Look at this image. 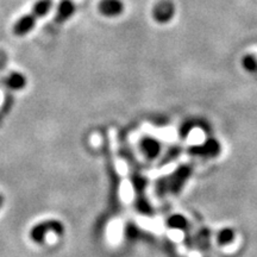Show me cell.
Instances as JSON below:
<instances>
[{
    "label": "cell",
    "mask_w": 257,
    "mask_h": 257,
    "mask_svg": "<svg viewBox=\"0 0 257 257\" xmlns=\"http://www.w3.org/2000/svg\"><path fill=\"white\" fill-rule=\"evenodd\" d=\"M53 8V0H40L34 5L30 14L23 16L16 22L14 32L16 36H25L34 29L37 19L44 17Z\"/></svg>",
    "instance_id": "1"
},
{
    "label": "cell",
    "mask_w": 257,
    "mask_h": 257,
    "mask_svg": "<svg viewBox=\"0 0 257 257\" xmlns=\"http://www.w3.org/2000/svg\"><path fill=\"white\" fill-rule=\"evenodd\" d=\"M63 224L59 220L50 219L42 221V223L35 225L30 231V237L34 242L36 243H43L46 240L47 233L54 232L56 234H62L63 233Z\"/></svg>",
    "instance_id": "2"
},
{
    "label": "cell",
    "mask_w": 257,
    "mask_h": 257,
    "mask_svg": "<svg viewBox=\"0 0 257 257\" xmlns=\"http://www.w3.org/2000/svg\"><path fill=\"white\" fill-rule=\"evenodd\" d=\"M174 16L175 5L170 0H161L153 9V17L160 24L169 23Z\"/></svg>",
    "instance_id": "3"
},
{
    "label": "cell",
    "mask_w": 257,
    "mask_h": 257,
    "mask_svg": "<svg viewBox=\"0 0 257 257\" xmlns=\"http://www.w3.org/2000/svg\"><path fill=\"white\" fill-rule=\"evenodd\" d=\"M189 175H191V169L188 167H180L166 181L167 191L170 193L179 192L182 188V186H184Z\"/></svg>",
    "instance_id": "4"
},
{
    "label": "cell",
    "mask_w": 257,
    "mask_h": 257,
    "mask_svg": "<svg viewBox=\"0 0 257 257\" xmlns=\"http://www.w3.org/2000/svg\"><path fill=\"white\" fill-rule=\"evenodd\" d=\"M99 12L108 18L118 17L124 12L125 5L121 0H101L98 5Z\"/></svg>",
    "instance_id": "5"
},
{
    "label": "cell",
    "mask_w": 257,
    "mask_h": 257,
    "mask_svg": "<svg viewBox=\"0 0 257 257\" xmlns=\"http://www.w3.org/2000/svg\"><path fill=\"white\" fill-rule=\"evenodd\" d=\"M75 4L72 0H61L59 6H57V11L55 16V22L56 23H64L72 16L75 14Z\"/></svg>",
    "instance_id": "6"
},
{
    "label": "cell",
    "mask_w": 257,
    "mask_h": 257,
    "mask_svg": "<svg viewBox=\"0 0 257 257\" xmlns=\"http://www.w3.org/2000/svg\"><path fill=\"white\" fill-rule=\"evenodd\" d=\"M193 154H197V155L201 156H207V157H213L217 156L220 153V146L217 141L210 140L207 142H205L202 146H199L193 149Z\"/></svg>",
    "instance_id": "7"
},
{
    "label": "cell",
    "mask_w": 257,
    "mask_h": 257,
    "mask_svg": "<svg viewBox=\"0 0 257 257\" xmlns=\"http://www.w3.org/2000/svg\"><path fill=\"white\" fill-rule=\"evenodd\" d=\"M141 149H142L143 154L147 157H149V159H155V157L159 156L161 146L156 140L147 137L141 142Z\"/></svg>",
    "instance_id": "8"
},
{
    "label": "cell",
    "mask_w": 257,
    "mask_h": 257,
    "mask_svg": "<svg viewBox=\"0 0 257 257\" xmlns=\"http://www.w3.org/2000/svg\"><path fill=\"white\" fill-rule=\"evenodd\" d=\"M5 85L9 88L14 89V91H19V89H23L27 86V78L22 73L14 72L5 80Z\"/></svg>",
    "instance_id": "9"
},
{
    "label": "cell",
    "mask_w": 257,
    "mask_h": 257,
    "mask_svg": "<svg viewBox=\"0 0 257 257\" xmlns=\"http://www.w3.org/2000/svg\"><path fill=\"white\" fill-rule=\"evenodd\" d=\"M242 64L244 69L252 74H257V57L252 54L245 55L242 60Z\"/></svg>",
    "instance_id": "10"
},
{
    "label": "cell",
    "mask_w": 257,
    "mask_h": 257,
    "mask_svg": "<svg viewBox=\"0 0 257 257\" xmlns=\"http://www.w3.org/2000/svg\"><path fill=\"white\" fill-rule=\"evenodd\" d=\"M168 225L172 229L175 230H182L187 226V220L184 216L181 214H175V216H172L168 219Z\"/></svg>",
    "instance_id": "11"
},
{
    "label": "cell",
    "mask_w": 257,
    "mask_h": 257,
    "mask_svg": "<svg viewBox=\"0 0 257 257\" xmlns=\"http://www.w3.org/2000/svg\"><path fill=\"white\" fill-rule=\"evenodd\" d=\"M234 238V232L233 230L231 229H223L221 231H219L217 236V240L218 243L221 244V245H226V244L231 243Z\"/></svg>",
    "instance_id": "12"
},
{
    "label": "cell",
    "mask_w": 257,
    "mask_h": 257,
    "mask_svg": "<svg viewBox=\"0 0 257 257\" xmlns=\"http://www.w3.org/2000/svg\"><path fill=\"white\" fill-rule=\"evenodd\" d=\"M3 204H4V197H3V194H0V208H2Z\"/></svg>",
    "instance_id": "13"
},
{
    "label": "cell",
    "mask_w": 257,
    "mask_h": 257,
    "mask_svg": "<svg viewBox=\"0 0 257 257\" xmlns=\"http://www.w3.org/2000/svg\"><path fill=\"white\" fill-rule=\"evenodd\" d=\"M0 123H2V117H0Z\"/></svg>",
    "instance_id": "14"
}]
</instances>
